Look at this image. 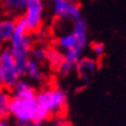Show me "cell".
Wrapping results in <instances>:
<instances>
[{
    "label": "cell",
    "instance_id": "obj_1",
    "mask_svg": "<svg viewBox=\"0 0 126 126\" xmlns=\"http://www.w3.org/2000/svg\"><path fill=\"white\" fill-rule=\"evenodd\" d=\"M9 115L17 126H29L35 122H45L49 115L36 99V90L29 80L19 79L11 89Z\"/></svg>",
    "mask_w": 126,
    "mask_h": 126
},
{
    "label": "cell",
    "instance_id": "obj_2",
    "mask_svg": "<svg viewBox=\"0 0 126 126\" xmlns=\"http://www.w3.org/2000/svg\"><path fill=\"white\" fill-rule=\"evenodd\" d=\"M8 43H9L8 49L11 50L16 66L23 75L24 66L30 59V49L34 44V36L27 30L21 17L16 20L15 29Z\"/></svg>",
    "mask_w": 126,
    "mask_h": 126
},
{
    "label": "cell",
    "instance_id": "obj_3",
    "mask_svg": "<svg viewBox=\"0 0 126 126\" xmlns=\"http://www.w3.org/2000/svg\"><path fill=\"white\" fill-rule=\"evenodd\" d=\"M36 99L49 116H61L67 105V94L59 87L44 88L36 93Z\"/></svg>",
    "mask_w": 126,
    "mask_h": 126
},
{
    "label": "cell",
    "instance_id": "obj_4",
    "mask_svg": "<svg viewBox=\"0 0 126 126\" xmlns=\"http://www.w3.org/2000/svg\"><path fill=\"white\" fill-rule=\"evenodd\" d=\"M22 74L15 64L14 57L8 47L0 50V87L12 89L21 79Z\"/></svg>",
    "mask_w": 126,
    "mask_h": 126
},
{
    "label": "cell",
    "instance_id": "obj_5",
    "mask_svg": "<svg viewBox=\"0 0 126 126\" xmlns=\"http://www.w3.org/2000/svg\"><path fill=\"white\" fill-rule=\"evenodd\" d=\"M45 14V0H28L21 20L29 32H36L42 29Z\"/></svg>",
    "mask_w": 126,
    "mask_h": 126
},
{
    "label": "cell",
    "instance_id": "obj_6",
    "mask_svg": "<svg viewBox=\"0 0 126 126\" xmlns=\"http://www.w3.org/2000/svg\"><path fill=\"white\" fill-rule=\"evenodd\" d=\"M53 15L64 22H74L81 17L80 5L74 0H59L53 4Z\"/></svg>",
    "mask_w": 126,
    "mask_h": 126
},
{
    "label": "cell",
    "instance_id": "obj_7",
    "mask_svg": "<svg viewBox=\"0 0 126 126\" xmlns=\"http://www.w3.org/2000/svg\"><path fill=\"white\" fill-rule=\"evenodd\" d=\"M88 43V37H81L74 32H66L57 38V47L60 51H77L82 54Z\"/></svg>",
    "mask_w": 126,
    "mask_h": 126
},
{
    "label": "cell",
    "instance_id": "obj_8",
    "mask_svg": "<svg viewBox=\"0 0 126 126\" xmlns=\"http://www.w3.org/2000/svg\"><path fill=\"white\" fill-rule=\"evenodd\" d=\"M75 69L79 73V77L81 78V80L88 81L89 78L92 77L97 69V60L94 58L81 57L75 65Z\"/></svg>",
    "mask_w": 126,
    "mask_h": 126
},
{
    "label": "cell",
    "instance_id": "obj_9",
    "mask_svg": "<svg viewBox=\"0 0 126 126\" xmlns=\"http://www.w3.org/2000/svg\"><path fill=\"white\" fill-rule=\"evenodd\" d=\"M23 75L27 77V80L31 82H41L44 79V73L42 69V64L29 59L23 69Z\"/></svg>",
    "mask_w": 126,
    "mask_h": 126
},
{
    "label": "cell",
    "instance_id": "obj_10",
    "mask_svg": "<svg viewBox=\"0 0 126 126\" xmlns=\"http://www.w3.org/2000/svg\"><path fill=\"white\" fill-rule=\"evenodd\" d=\"M28 0H1L0 7L11 16L21 15L24 11Z\"/></svg>",
    "mask_w": 126,
    "mask_h": 126
},
{
    "label": "cell",
    "instance_id": "obj_11",
    "mask_svg": "<svg viewBox=\"0 0 126 126\" xmlns=\"http://www.w3.org/2000/svg\"><path fill=\"white\" fill-rule=\"evenodd\" d=\"M16 20L14 17H1L0 19V43L9 42L15 29Z\"/></svg>",
    "mask_w": 126,
    "mask_h": 126
},
{
    "label": "cell",
    "instance_id": "obj_12",
    "mask_svg": "<svg viewBox=\"0 0 126 126\" xmlns=\"http://www.w3.org/2000/svg\"><path fill=\"white\" fill-rule=\"evenodd\" d=\"M63 60H64V52L63 51H60L57 46L47 47L45 63H47L50 68L53 69V71H58V68L61 65Z\"/></svg>",
    "mask_w": 126,
    "mask_h": 126
},
{
    "label": "cell",
    "instance_id": "obj_13",
    "mask_svg": "<svg viewBox=\"0 0 126 126\" xmlns=\"http://www.w3.org/2000/svg\"><path fill=\"white\" fill-rule=\"evenodd\" d=\"M12 95L9 89L0 87V119H7L9 116V105H11Z\"/></svg>",
    "mask_w": 126,
    "mask_h": 126
},
{
    "label": "cell",
    "instance_id": "obj_14",
    "mask_svg": "<svg viewBox=\"0 0 126 126\" xmlns=\"http://www.w3.org/2000/svg\"><path fill=\"white\" fill-rule=\"evenodd\" d=\"M46 51H47V46H45L42 43L32 44L30 49V59L35 60L36 63H39V64L45 63Z\"/></svg>",
    "mask_w": 126,
    "mask_h": 126
},
{
    "label": "cell",
    "instance_id": "obj_15",
    "mask_svg": "<svg viewBox=\"0 0 126 126\" xmlns=\"http://www.w3.org/2000/svg\"><path fill=\"white\" fill-rule=\"evenodd\" d=\"M104 51H105V47L102 43H94L92 45V52L95 56V58L102 57L104 54Z\"/></svg>",
    "mask_w": 126,
    "mask_h": 126
},
{
    "label": "cell",
    "instance_id": "obj_16",
    "mask_svg": "<svg viewBox=\"0 0 126 126\" xmlns=\"http://www.w3.org/2000/svg\"><path fill=\"white\" fill-rule=\"evenodd\" d=\"M0 126H11L7 119H0Z\"/></svg>",
    "mask_w": 126,
    "mask_h": 126
},
{
    "label": "cell",
    "instance_id": "obj_17",
    "mask_svg": "<svg viewBox=\"0 0 126 126\" xmlns=\"http://www.w3.org/2000/svg\"><path fill=\"white\" fill-rule=\"evenodd\" d=\"M44 123L45 122H35V123H31L29 126H44Z\"/></svg>",
    "mask_w": 126,
    "mask_h": 126
},
{
    "label": "cell",
    "instance_id": "obj_18",
    "mask_svg": "<svg viewBox=\"0 0 126 126\" xmlns=\"http://www.w3.org/2000/svg\"><path fill=\"white\" fill-rule=\"evenodd\" d=\"M49 1H51V2H53L54 4V2H57V1H59V0H49Z\"/></svg>",
    "mask_w": 126,
    "mask_h": 126
},
{
    "label": "cell",
    "instance_id": "obj_19",
    "mask_svg": "<svg viewBox=\"0 0 126 126\" xmlns=\"http://www.w3.org/2000/svg\"><path fill=\"white\" fill-rule=\"evenodd\" d=\"M2 49V43H0V50Z\"/></svg>",
    "mask_w": 126,
    "mask_h": 126
},
{
    "label": "cell",
    "instance_id": "obj_20",
    "mask_svg": "<svg viewBox=\"0 0 126 126\" xmlns=\"http://www.w3.org/2000/svg\"><path fill=\"white\" fill-rule=\"evenodd\" d=\"M0 4H1V0H0Z\"/></svg>",
    "mask_w": 126,
    "mask_h": 126
}]
</instances>
